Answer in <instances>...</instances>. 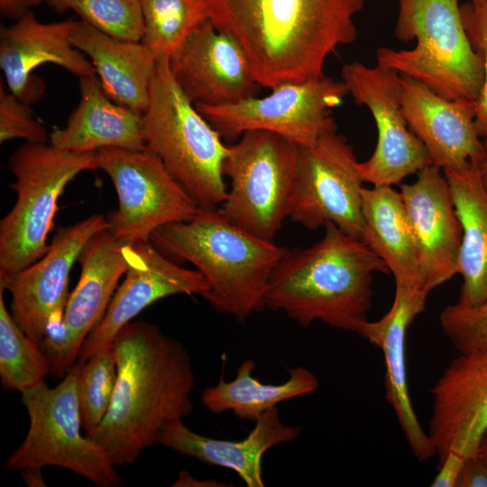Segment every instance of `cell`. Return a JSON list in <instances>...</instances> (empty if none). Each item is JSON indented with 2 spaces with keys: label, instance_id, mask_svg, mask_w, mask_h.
I'll list each match as a JSON object with an SVG mask.
<instances>
[{
  "label": "cell",
  "instance_id": "6da1fadb",
  "mask_svg": "<svg viewBox=\"0 0 487 487\" xmlns=\"http://www.w3.org/2000/svg\"><path fill=\"white\" fill-rule=\"evenodd\" d=\"M111 343L117 365L112 401L85 435L122 466L156 444L165 425L191 415L195 374L185 346L150 322H129Z\"/></svg>",
  "mask_w": 487,
  "mask_h": 487
},
{
  "label": "cell",
  "instance_id": "7a4b0ae2",
  "mask_svg": "<svg viewBox=\"0 0 487 487\" xmlns=\"http://www.w3.org/2000/svg\"><path fill=\"white\" fill-rule=\"evenodd\" d=\"M209 21L243 48L258 83L273 88L324 74L327 57L357 38L366 0H207Z\"/></svg>",
  "mask_w": 487,
  "mask_h": 487
},
{
  "label": "cell",
  "instance_id": "3957f363",
  "mask_svg": "<svg viewBox=\"0 0 487 487\" xmlns=\"http://www.w3.org/2000/svg\"><path fill=\"white\" fill-rule=\"evenodd\" d=\"M307 248L287 249L274 267L264 308L303 326L315 321L359 334L372 307V276L389 269L362 240L333 224Z\"/></svg>",
  "mask_w": 487,
  "mask_h": 487
},
{
  "label": "cell",
  "instance_id": "277c9868",
  "mask_svg": "<svg viewBox=\"0 0 487 487\" xmlns=\"http://www.w3.org/2000/svg\"><path fill=\"white\" fill-rule=\"evenodd\" d=\"M150 242L172 261L194 265L209 285L203 298L239 322L265 308L271 274L288 249L235 225L217 208L162 225Z\"/></svg>",
  "mask_w": 487,
  "mask_h": 487
},
{
  "label": "cell",
  "instance_id": "5b68a950",
  "mask_svg": "<svg viewBox=\"0 0 487 487\" xmlns=\"http://www.w3.org/2000/svg\"><path fill=\"white\" fill-rule=\"evenodd\" d=\"M159 56L142 114L146 146L200 208L216 209L227 189L223 165L228 145L182 92Z\"/></svg>",
  "mask_w": 487,
  "mask_h": 487
},
{
  "label": "cell",
  "instance_id": "8992f818",
  "mask_svg": "<svg viewBox=\"0 0 487 487\" xmlns=\"http://www.w3.org/2000/svg\"><path fill=\"white\" fill-rule=\"evenodd\" d=\"M395 37L416 41L410 50L381 47L377 63L451 100L474 102L483 83V64L464 26L458 0H399Z\"/></svg>",
  "mask_w": 487,
  "mask_h": 487
},
{
  "label": "cell",
  "instance_id": "52a82bcc",
  "mask_svg": "<svg viewBox=\"0 0 487 487\" xmlns=\"http://www.w3.org/2000/svg\"><path fill=\"white\" fill-rule=\"evenodd\" d=\"M8 169L16 199L0 221V274L19 271L45 254L59 198L77 175L99 169L98 154L26 142L9 156Z\"/></svg>",
  "mask_w": 487,
  "mask_h": 487
},
{
  "label": "cell",
  "instance_id": "ba28073f",
  "mask_svg": "<svg viewBox=\"0 0 487 487\" xmlns=\"http://www.w3.org/2000/svg\"><path fill=\"white\" fill-rule=\"evenodd\" d=\"M298 152V144L277 133H244L228 145L223 173L231 183L219 213L249 233L273 241L291 212Z\"/></svg>",
  "mask_w": 487,
  "mask_h": 487
},
{
  "label": "cell",
  "instance_id": "9c48e42d",
  "mask_svg": "<svg viewBox=\"0 0 487 487\" xmlns=\"http://www.w3.org/2000/svg\"><path fill=\"white\" fill-rule=\"evenodd\" d=\"M80 363L54 388L44 381L22 392L30 426L23 443L5 462V469L58 466L96 485L115 487L122 479L106 452L83 436L77 392Z\"/></svg>",
  "mask_w": 487,
  "mask_h": 487
},
{
  "label": "cell",
  "instance_id": "30bf717a",
  "mask_svg": "<svg viewBox=\"0 0 487 487\" xmlns=\"http://www.w3.org/2000/svg\"><path fill=\"white\" fill-rule=\"evenodd\" d=\"M349 95L344 82L323 76L287 82L263 97L253 96L223 106L195 105L222 138H239L248 131L277 133L299 146L314 143L336 131L333 109Z\"/></svg>",
  "mask_w": 487,
  "mask_h": 487
},
{
  "label": "cell",
  "instance_id": "8fae6325",
  "mask_svg": "<svg viewBox=\"0 0 487 487\" xmlns=\"http://www.w3.org/2000/svg\"><path fill=\"white\" fill-rule=\"evenodd\" d=\"M98 168L110 178L118 207L108 216L109 230L124 244L150 241L159 227L192 219L197 203L148 147L106 148L97 152Z\"/></svg>",
  "mask_w": 487,
  "mask_h": 487
},
{
  "label": "cell",
  "instance_id": "7c38bea8",
  "mask_svg": "<svg viewBox=\"0 0 487 487\" xmlns=\"http://www.w3.org/2000/svg\"><path fill=\"white\" fill-rule=\"evenodd\" d=\"M363 179L353 147L336 131L299 146L289 218L309 230L333 224L362 240Z\"/></svg>",
  "mask_w": 487,
  "mask_h": 487
},
{
  "label": "cell",
  "instance_id": "4fadbf2b",
  "mask_svg": "<svg viewBox=\"0 0 487 487\" xmlns=\"http://www.w3.org/2000/svg\"><path fill=\"white\" fill-rule=\"evenodd\" d=\"M342 81L355 104L366 106L377 127V143L371 157L359 162L363 182L392 186L432 164L430 156L409 130L400 100V74L376 62L345 64Z\"/></svg>",
  "mask_w": 487,
  "mask_h": 487
},
{
  "label": "cell",
  "instance_id": "5bb4252c",
  "mask_svg": "<svg viewBox=\"0 0 487 487\" xmlns=\"http://www.w3.org/2000/svg\"><path fill=\"white\" fill-rule=\"evenodd\" d=\"M109 227L100 214L60 227L42 257L19 271L0 274V288L11 295L10 313L29 337L41 343L60 324L74 262L87 243Z\"/></svg>",
  "mask_w": 487,
  "mask_h": 487
},
{
  "label": "cell",
  "instance_id": "9a60e30c",
  "mask_svg": "<svg viewBox=\"0 0 487 487\" xmlns=\"http://www.w3.org/2000/svg\"><path fill=\"white\" fill-rule=\"evenodd\" d=\"M128 244L109 228L95 234L84 246L78 261V282L68 298L60 324L41 343L51 373L64 377L74 366L82 345L105 315L120 278L128 268Z\"/></svg>",
  "mask_w": 487,
  "mask_h": 487
},
{
  "label": "cell",
  "instance_id": "2e32d148",
  "mask_svg": "<svg viewBox=\"0 0 487 487\" xmlns=\"http://www.w3.org/2000/svg\"><path fill=\"white\" fill-rule=\"evenodd\" d=\"M168 62L175 81L194 105L234 104L257 96L262 87L240 44L209 20Z\"/></svg>",
  "mask_w": 487,
  "mask_h": 487
},
{
  "label": "cell",
  "instance_id": "e0dca14e",
  "mask_svg": "<svg viewBox=\"0 0 487 487\" xmlns=\"http://www.w3.org/2000/svg\"><path fill=\"white\" fill-rule=\"evenodd\" d=\"M400 192L412 228L418 253L421 291L429 292L459 274L462 225L443 170L422 168Z\"/></svg>",
  "mask_w": 487,
  "mask_h": 487
},
{
  "label": "cell",
  "instance_id": "ac0fdd59",
  "mask_svg": "<svg viewBox=\"0 0 487 487\" xmlns=\"http://www.w3.org/2000/svg\"><path fill=\"white\" fill-rule=\"evenodd\" d=\"M125 275L105 315L82 345L78 362L84 363L110 344L126 324L158 299L177 294L203 297L209 290L199 271L168 258L150 241L128 244Z\"/></svg>",
  "mask_w": 487,
  "mask_h": 487
},
{
  "label": "cell",
  "instance_id": "d6986e66",
  "mask_svg": "<svg viewBox=\"0 0 487 487\" xmlns=\"http://www.w3.org/2000/svg\"><path fill=\"white\" fill-rule=\"evenodd\" d=\"M430 392L427 433L439 462L449 451L473 455L487 431V348L460 354Z\"/></svg>",
  "mask_w": 487,
  "mask_h": 487
},
{
  "label": "cell",
  "instance_id": "ffe728a7",
  "mask_svg": "<svg viewBox=\"0 0 487 487\" xmlns=\"http://www.w3.org/2000/svg\"><path fill=\"white\" fill-rule=\"evenodd\" d=\"M400 100L409 130L444 170L479 165L483 140L475 126L474 102L445 98L421 82L400 75Z\"/></svg>",
  "mask_w": 487,
  "mask_h": 487
},
{
  "label": "cell",
  "instance_id": "44dd1931",
  "mask_svg": "<svg viewBox=\"0 0 487 487\" xmlns=\"http://www.w3.org/2000/svg\"><path fill=\"white\" fill-rule=\"evenodd\" d=\"M80 21L42 23L28 11L0 33V67L10 92L25 103L39 98L32 72L51 63L78 78L96 74L84 53L76 49L71 36Z\"/></svg>",
  "mask_w": 487,
  "mask_h": 487
},
{
  "label": "cell",
  "instance_id": "7402d4cb",
  "mask_svg": "<svg viewBox=\"0 0 487 487\" xmlns=\"http://www.w3.org/2000/svg\"><path fill=\"white\" fill-rule=\"evenodd\" d=\"M427 299L413 296L395 286L390 310L377 321H367L361 336L380 348L385 362V394L392 408L407 443L419 462L436 455L427 432L422 428L410 400L406 367L407 329L425 310Z\"/></svg>",
  "mask_w": 487,
  "mask_h": 487
},
{
  "label": "cell",
  "instance_id": "603a6c76",
  "mask_svg": "<svg viewBox=\"0 0 487 487\" xmlns=\"http://www.w3.org/2000/svg\"><path fill=\"white\" fill-rule=\"evenodd\" d=\"M254 423L245 438L227 440L198 435L182 419H177L161 429L156 444L202 463L233 470L248 487H263L262 455L270 448L297 438L300 427L285 425L277 406L266 410Z\"/></svg>",
  "mask_w": 487,
  "mask_h": 487
},
{
  "label": "cell",
  "instance_id": "cb8c5ba5",
  "mask_svg": "<svg viewBox=\"0 0 487 487\" xmlns=\"http://www.w3.org/2000/svg\"><path fill=\"white\" fill-rule=\"evenodd\" d=\"M80 99L62 128L50 133L54 147L77 153L106 148L145 149L142 114L112 100L96 74L79 78Z\"/></svg>",
  "mask_w": 487,
  "mask_h": 487
},
{
  "label": "cell",
  "instance_id": "d4e9b609",
  "mask_svg": "<svg viewBox=\"0 0 487 487\" xmlns=\"http://www.w3.org/2000/svg\"><path fill=\"white\" fill-rule=\"evenodd\" d=\"M73 46L90 59L106 94L143 114L159 56L142 41L111 37L80 20Z\"/></svg>",
  "mask_w": 487,
  "mask_h": 487
},
{
  "label": "cell",
  "instance_id": "484cf974",
  "mask_svg": "<svg viewBox=\"0 0 487 487\" xmlns=\"http://www.w3.org/2000/svg\"><path fill=\"white\" fill-rule=\"evenodd\" d=\"M362 241L381 258L395 286L427 298L420 289L418 253L400 192L392 186H372L362 191Z\"/></svg>",
  "mask_w": 487,
  "mask_h": 487
},
{
  "label": "cell",
  "instance_id": "4316f807",
  "mask_svg": "<svg viewBox=\"0 0 487 487\" xmlns=\"http://www.w3.org/2000/svg\"><path fill=\"white\" fill-rule=\"evenodd\" d=\"M443 172L463 230L459 254L463 284L457 302L474 306L487 299V192L479 165Z\"/></svg>",
  "mask_w": 487,
  "mask_h": 487
},
{
  "label": "cell",
  "instance_id": "83f0119b",
  "mask_svg": "<svg viewBox=\"0 0 487 487\" xmlns=\"http://www.w3.org/2000/svg\"><path fill=\"white\" fill-rule=\"evenodd\" d=\"M254 368L253 360H244L234 380L227 382L222 376L216 385L204 390L203 405L213 414L231 410L238 418L254 422L279 403L312 393L318 387L316 375L302 366L289 369V379L280 384H266L253 378Z\"/></svg>",
  "mask_w": 487,
  "mask_h": 487
},
{
  "label": "cell",
  "instance_id": "f1b7e54d",
  "mask_svg": "<svg viewBox=\"0 0 487 487\" xmlns=\"http://www.w3.org/2000/svg\"><path fill=\"white\" fill-rule=\"evenodd\" d=\"M144 23L142 42L169 58L209 20L207 0H139Z\"/></svg>",
  "mask_w": 487,
  "mask_h": 487
},
{
  "label": "cell",
  "instance_id": "f546056e",
  "mask_svg": "<svg viewBox=\"0 0 487 487\" xmlns=\"http://www.w3.org/2000/svg\"><path fill=\"white\" fill-rule=\"evenodd\" d=\"M0 288V378L5 390L23 392L51 373L41 343L29 337L8 311Z\"/></svg>",
  "mask_w": 487,
  "mask_h": 487
},
{
  "label": "cell",
  "instance_id": "4dcf8cb0",
  "mask_svg": "<svg viewBox=\"0 0 487 487\" xmlns=\"http://www.w3.org/2000/svg\"><path fill=\"white\" fill-rule=\"evenodd\" d=\"M80 363L77 392L82 426L87 433L103 420L115 391L117 365L112 343Z\"/></svg>",
  "mask_w": 487,
  "mask_h": 487
},
{
  "label": "cell",
  "instance_id": "1f68e13d",
  "mask_svg": "<svg viewBox=\"0 0 487 487\" xmlns=\"http://www.w3.org/2000/svg\"><path fill=\"white\" fill-rule=\"evenodd\" d=\"M60 10L74 11L81 21L115 39L141 41L144 23L139 0H51Z\"/></svg>",
  "mask_w": 487,
  "mask_h": 487
},
{
  "label": "cell",
  "instance_id": "d6a6232c",
  "mask_svg": "<svg viewBox=\"0 0 487 487\" xmlns=\"http://www.w3.org/2000/svg\"><path fill=\"white\" fill-rule=\"evenodd\" d=\"M439 321L444 335L460 354L487 348V299L474 306L448 305Z\"/></svg>",
  "mask_w": 487,
  "mask_h": 487
},
{
  "label": "cell",
  "instance_id": "836d02e7",
  "mask_svg": "<svg viewBox=\"0 0 487 487\" xmlns=\"http://www.w3.org/2000/svg\"><path fill=\"white\" fill-rule=\"evenodd\" d=\"M461 15L469 41L483 64V83L474 103L475 126L482 140L487 139V3H466Z\"/></svg>",
  "mask_w": 487,
  "mask_h": 487
},
{
  "label": "cell",
  "instance_id": "e575fe53",
  "mask_svg": "<svg viewBox=\"0 0 487 487\" xmlns=\"http://www.w3.org/2000/svg\"><path fill=\"white\" fill-rule=\"evenodd\" d=\"M15 138L49 142L50 134L32 115L28 104L0 85V142Z\"/></svg>",
  "mask_w": 487,
  "mask_h": 487
},
{
  "label": "cell",
  "instance_id": "d590c367",
  "mask_svg": "<svg viewBox=\"0 0 487 487\" xmlns=\"http://www.w3.org/2000/svg\"><path fill=\"white\" fill-rule=\"evenodd\" d=\"M456 487H487V455L477 450L464 464Z\"/></svg>",
  "mask_w": 487,
  "mask_h": 487
},
{
  "label": "cell",
  "instance_id": "8d00e7d4",
  "mask_svg": "<svg viewBox=\"0 0 487 487\" xmlns=\"http://www.w3.org/2000/svg\"><path fill=\"white\" fill-rule=\"evenodd\" d=\"M465 459L463 455L449 451L439 462V469L431 486L456 487Z\"/></svg>",
  "mask_w": 487,
  "mask_h": 487
},
{
  "label": "cell",
  "instance_id": "74e56055",
  "mask_svg": "<svg viewBox=\"0 0 487 487\" xmlns=\"http://www.w3.org/2000/svg\"><path fill=\"white\" fill-rule=\"evenodd\" d=\"M1 14L5 18L19 19L29 11L24 0H0Z\"/></svg>",
  "mask_w": 487,
  "mask_h": 487
},
{
  "label": "cell",
  "instance_id": "f35d334b",
  "mask_svg": "<svg viewBox=\"0 0 487 487\" xmlns=\"http://www.w3.org/2000/svg\"><path fill=\"white\" fill-rule=\"evenodd\" d=\"M22 471L24 482L30 487L46 486L41 467H27Z\"/></svg>",
  "mask_w": 487,
  "mask_h": 487
},
{
  "label": "cell",
  "instance_id": "ab89813d",
  "mask_svg": "<svg viewBox=\"0 0 487 487\" xmlns=\"http://www.w3.org/2000/svg\"><path fill=\"white\" fill-rule=\"evenodd\" d=\"M484 153L481 163L479 164V173L481 181L487 192V139L483 140Z\"/></svg>",
  "mask_w": 487,
  "mask_h": 487
},
{
  "label": "cell",
  "instance_id": "60d3db41",
  "mask_svg": "<svg viewBox=\"0 0 487 487\" xmlns=\"http://www.w3.org/2000/svg\"><path fill=\"white\" fill-rule=\"evenodd\" d=\"M478 449L482 451L483 453H485L487 455V431L483 435V436H482V440L480 442Z\"/></svg>",
  "mask_w": 487,
  "mask_h": 487
},
{
  "label": "cell",
  "instance_id": "b9f144b4",
  "mask_svg": "<svg viewBox=\"0 0 487 487\" xmlns=\"http://www.w3.org/2000/svg\"><path fill=\"white\" fill-rule=\"evenodd\" d=\"M28 7L36 6L41 3L42 0H24Z\"/></svg>",
  "mask_w": 487,
  "mask_h": 487
},
{
  "label": "cell",
  "instance_id": "7bdbcfd3",
  "mask_svg": "<svg viewBox=\"0 0 487 487\" xmlns=\"http://www.w3.org/2000/svg\"><path fill=\"white\" fill-rule=\"evenodd\" d=\"M469 2L473 4H484L487 3V0H469Z\"/></svg>",
  "mask_w": 487,
  "mask_h": 487
}]
</instances>
